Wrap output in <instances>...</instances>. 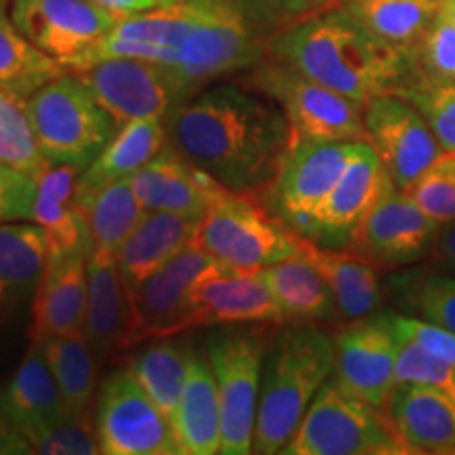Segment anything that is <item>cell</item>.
Here are the masks:
<instances>
[{
  "label": "cell",
  "mask_w": 455,
  "mask_h": 455,
  "mask_svg": "<svg viewBox=\"0 0 455 455\" xmlns=\"http://www.w3.org/2000/svg\"><path fill=\"white\" fill-rule=\"evenodd\" d=\"M104 57L155 61L198 93L218 78L258 66L268 57V43L236 0H180L121 17L81 70Z\"/></svg>",
  "instance_id": "6da1fadb"
},
{
  "label": "cell",
  "mask_w": 455,
  "mask_h": 455,
  "mask_svg": "<svg viewBox=\"0 0 455 455\" xmlns=\"http://www.w3.org/2000/svg\"><path fill=\"white\" fill-rule=\"evenodd\" d=\"M167 144L230 192L275 180L291 129L275 101L241 83L204 87L164 118Z\"/></svg>",
  "instance_id": "7a4b0ae2"
},
{
  "label": "cell",
  "mask_w": 455,
  "mask_h": 455,
  "mask_svg": "<svg viewBox=\"0 0 455 455\" xmlns=\"http://www.w3.org/2000/svg\"><path fill=\"white\" fill-rule=\"evenodd\" d=\"M266 43L268 55L363 106L411 83L407 55L378 41L339 7L284 28Z\"/></svg>",
  "instance_id": "3957f363"
},
{
  "label": "cell",
  "mask_w": 455,
  "mask_h": 455,
  "mask_svg": "<svg viewBox=\"0 0 455 455\" xmlns=\"http://www.w3.org/2000/svg\"><path fill=\"white\" fill-rule=\"evenodd\" d=\"M335 344L318 325H287L266 348L251 453H281L333 375Z\"/></svg>",
  "instance_id": "277c9868"
},
{
  "label": "cell",
  "mask_w": 455,
  "mask_h": 455,
  "mask_svg": "<svg viewBox=\"0 0 455 455\" xmlns=\"http://www.w3.org/2000/svg\"><path fill=\"white\" fill-rule=\"evenodd\" d=\"M47 164L84 171L116 133V123L78 74L66 70L24 104Z\"/></svg>",
  "instance_id": "5b68a950"
},
{
  "label": "cell",
  "mask_w": 455,
  "mask_h": 455,
  "mask_svg": "<svg viewBox=\"0 0 455 455\" xmlns=\"http://www.w3.org/2000/svg\"><path fill=\"white\" fill-rule=\"evenodd\" d=\"M195 243L236 272L266 270L304 249V238L258 192H226L198 221Z\"/></svg>",
  "instance_id": "8992f818"
},
{
  "label": "cell",
  "mask_w": 455,
  "mask_h": 455,
  "mask_svg": "<svg viewBox=\"0 0 455 455\" xmlns=\"http://www.w3.org/2000/svg\"><path fill=\"white\" fill-rule=\"evenodd\" d=\"M238 83L281 108L291 140H365V106L310 81L276 57H264L258 66L244 70Z\"/></svg>",
  "instance_id": "52a82bcc"
},
{
  "label": "cell",
  "mask_w": 455,
  "mask_h": 455,
  "mask_svg": "<svg viewBox=\"0 0 455 455\" xmlns=\"http://www.w3.org/2000/svg\"><path fill=\"white\" fill-rule=\"evenodd\" d=\"M284 455H405L382 409L327 379L312 398Z\"/></svg>",
  "instance_id": "ba28073f"
},
{
  "label": "cell",
  "mask_w": 455,
  "mask_h": 455,
  "mask_svg": "<svg viewBox=\"0 0 455 455\" xmlns=\"http://www.w3.org/2000/svg\"><path fill=\"white\" fill-rule=\"evenodd\" d=\"M266 348L268 344L258 329L241 325L218 327L207 338L221 407L220 453H251Z\"/></svg>",
  "instance_id": "9c48e42d"
},
{
  "label": "cell",
  "mask_w": 455,
  "mask_h": 455,
  "mask_svg": "<svg viewBox=\"0 0 455 455\" xmlns=\"http://www.w3.org/2000/svg\"><path fill=\"white\" fill-rule=\"evenodd\" d=\"M215 268H220L218 261L192 241L131 289V348L141 341L175 338L186 329H196L192 291Z\"/></svg>",
  "instance_id": "30bf717a"
},
{
  "label": "cell",
  "mask_w": 455,
  "mask_h": 455,
  "mask_svg": "<svg viewBox=\"0 0 455 455\" xmlns=\"http://www.w3.org/2000/svg\"><path fill=\"white\" fill-rule=\"evenodd\" d=\"M355 141L291 140L275 180L264 188L266 204L301 238L348 164Z\"/></svg>",
  "instance_id": "8fae6325"
},
{
  "label": "cell",
  "mask_w": 455,
  "mask_h": 455,
  "mask_svg": "<svg viewBox=\"0 0 455 455\" xmlns=\"http://www.w3.org/2000/svg\"><path fill=\"white\" fill-rule=\"evenodd\" d=\"M106 108L116 127L141 118H167L195 91L161 64L135 57H104L74 72Z\"/></svg>",
  "instance_id": "7c38bea8"
},
{
  "label": "cell",
  "mask_w": 455,
  "mask_h": 455,
  "mask_svg": "<svg viewBox=\"0 0 455 455\" xmlns=\"http://www.w3.org/2000/svg\"><path fill=\"white\" fill-rule=\"evenodd\" d=\"M95 426L106 455H181L173 426L129 367L101 386Z\"/></svg>",
  "instance_id": "4fadbf2b"
},
{
  "label": "cell",
  "mask_w": 455,
  "mask_h": 455,
  "mask_svg": "<svg viewBox=\"0 0 455 455\" xmlns=\"http://www.w3.org/2000/svg\"><path fill=\"white\" fill-rule=\"evenodd\" d=\"M11 20L28 41L76 72L121 17L93 0H11Z\"/></svg>",
  "instance_id": "5bb4252c"
},
{
  "label": "cell",
  "mask_w": 455,
  "mask_h": 455,
  "mask_svg": "<svg viewBox=\"0 0 455 455\" xmlns=\"http://www.w3.org/2000/svg\"><path fill=\"white\" fill-rule=\"evenodd\" d=\"M439 228L405 190L392 186L355 228L346 249L378 268H396L426 258L435 249Z\"/></svg>",
  "instance_id": "9a60e30c"
},
{
  "label": "cell",
  "mask_w": 455,
  "mask_h": 455,
  "mask_svg": "<svg viewBox=\"0 0 455 455\" xmlns=\"http://www.w3.org/2000/svg\"><path fill=\"white\" fill-rule=\"evenodd\" d=\"M365 133L398 190H407L445 155L426 118L398 95H379L369 101Z\"/></svg>",
  "instance_id": "2e32d148"
},
{
  "label": "cell",
  "mask_w": 455,
  "mask_h": 455,
  "mask_svg": "<svg viewBox=\"0 0 455 455\" xmlns=\"http://www.w3.org/2000/svg\"><path fill=\"white\" fill-rule=\"evenodd\" d=\"M333 382L346 395L384 409L395 388L398 338L390 315L348 323L333 338Z\"/></svg>",
  "instance_id": "e0dca14e"
},
{
  "label": "cell",
  "mask_w": 455,
  "mask_h": 455,
  "mask_svg": "<svg viewBox=\"0 0 455 455\" xmlns=\"http://www.w3.org/2000/svg\"><path fill=\"white\" fill-rule=\"evenodd\" d=\"M392 186L395 184L390 181L373 146L367 140L355 141L348 164L316 212L306 241L321 247L346 249L355 228Z\"/></svg>",
  "instance_id": "ac0fdd59"
},
{
  "label": "cell",
  "mask_w": 455,
  "mask_h": 455,
  "mask_svg": "<svg viewBox=\"0 0 455 455\" xmlns=\"http://www.w3.org/2000/svg\"><path fill=\"white\" fill-rule=\"evenodd\" d=\"M196 327L287 325L264 270L215 268L192 291Z\"/></svg>",
  "instance_id": "d6986e66"
},
{
  "label": "cell",
  "mask_w": 455,
  "mask_h": 455,
  "mask_svg": "<svg viewBox=\"0 0 455 455\" xmlns=\"http://www.w3.org/2000/svg\"><path fill=\"white\" fill-rule=\"evenodd\" d=\"M146 212H169L203 220L228 188L169 144L131 178Z\"/></svg>",
  "instance_id": "ffe728a7"
},
{
  "label": "cell",
  "mask_w": 455,
  "mask_h": 455,
  "mask_svg": "<svg viewBox=\"0 0 455 455\" xmlns=\"http://www.w3.org/2000/svg\"><path fill=\"white\" fill-rule=\"evenodd\" d=\"M382 411L405 455L455 453V401L443 392L396 384Z\"/></svg>",
  "instance_id": "44dd1931"
},
{
  "label": "cell",
  "mask_w": 455,
  "mask_h": 455,
  "mask_svg": "<svg viewBox=\"0 0 455 455\" xmlns=\"http://www.w3.org/2000/svg\"><path fill=\"white\" fill-rule=\"evenodd\" d=\"M0 415L7 418L30 445L68 415L41 341L32 339L20 367L7 384L0 386Z\"/></svg>",
  "instance_id": "7402d4cb"
},
{
  "label": "cell",
  "mask_w": 455,
  "mask_h": 455,
  "mask_svg": "<svg viewBox=\"0 0 455 455\" xmlns=\"http://www.w3.org/2000/svg\"><path fill=\"white\" fill-rule=\"evenodd\" d=\"M83 333L98 363L131 348L129 291L116 255L93 249L87 261V310Z\"/></svg>",
  "instance_id": "603a6c76"
},
{
  "label": "cell",
  "mask_w": 455,
  "mask_h": 455,
  "mask_svg": "<svg viewBox=\"0 0 455 455\" xmlns=\"http://www.w3.org/2000/svg\"><path fill=\"white\" fill-rule=\"evenodd\" d=\"M83 171L66 164H47L38 178L34 224L47 236V258H66L78 251H93L89 221L78 196Z\"/></svg>",
  "instance_id": "cb8c5ba5"
},
{
  "label": "cell",
  "mask_w": 455,
  "mask_h": 455,
  "mask_svg": "<svg viewBox=\"0 0 455 455\" xmlns=\"http://www.w3.org/2000/svg\"><path fill=\"white\" fill-rule=\"evenodd\" d=\"M47 264V236L34 221L0 224V329L32 308Z\"/></svg>",
  "instance_id": "d4e9b609"
},
{
  "label": "cell",
  "mask_w": 455,
  "mask_h": 455,
  "mask_svg": "<svg viewBox=\"0 0 455 455\" xmlns=\"http://www.w3.org/2000/svg\"><path fill=\"white\" fill-rule=\"evenodd\" d=\"M89 251L66 258H47L44 272L32 301V339L83 331L87 310Z\"/></svg>",
  "instance_id": "484cf974"
},
{
  "label": "cell",
  "mask_w": 455,
  "mask_h": 455,
  "mask_svg": "<svg viewBox=\"0 0 455 455\" xmlns=\"http://www.w3.org/2000/svg\"><path fill=\"white\" fill-rule=\"evenodd\" d=\"M198 221L180 213L146 212L116 253L118 272L127 291L195 241Z\"/></svg>",
  "instance_id": "4316f807"
},
{
  "label": "cell",
  "mask_w": 455,
  "mask_h": 455,
  "mask_svg": "<svg viewBox=\"0 0 455 455\" xmlns=\"http://www.w3.org/2000/svg\"><path fill=\"white\" fill-rule=\"evenodd\" d=\"M181 455H213L221 445V407L207 350L190 348V365L173 422Z\"/></svg>",
  "instance_id": "83f0119b"
},
{
  "label": "cell",
  "mask_w": 455,
  "mask_h": 455,
  "mask_svg": "<svg viewBox=\"0 0 455 455\" xmlns=\"http://www.w3.org/2000/svg\"><path fill=\"white\" fill-rule=\"evenodd\" d=\"M304 253L331 287L339 321H363L379 308L384 291L379 284L378 266L350 249L321 247L306 238Z\"/></svg>",
  "instance_id": "f1b7e54d"
},
{
  "label": "cell",
  "mask_w": 455,
  "mask_h": 455,
  "mask_svg": "<svg viewBox=\"0 0 455 455\" xmlns=\"http://www.w3.org/2000/svg\"><path fill=\"white\" fill-rule=\"evenodd\" d=\"M167 146L163 118H141L123 124L98 158L78 178V196H91L114 181L131 180Z\"/></svg>",
  "instance_id": "f546056e"
},
{
  "label": "cell",
  "mask_w": 455,
  "mask_h": 455,
  "mask_svg": "<svg viewBox=\"0 0 455 455\" xmlns=\"http://www.w3.org/2000/svg\"><path fill=\"white\" fill-rule=\"evenodd\" d=\"M264 275L287 325H321L339 318L331 287L304 249L266 268Z\"/></svg>",
  "instance_id": "4dcf8cb0"
},
{
  "label": "cell",
  "mask_w": 455,
  "mask_h": 455,
  "mask_svg": "<svg viewBox=\"0 0 455 455\" xmlns=\"http://www.w3.org/2000/svg\"><path fill=\"white\" fill-rule=\"evenodd\" d=\"M338 7L409 60L439 17L443 0H341Z\"/></svg>",
  "instance_id": "1f68e13d"
},
{
  "label": "cell",
  "mask_w": 455,
  "mask_h": 455,
  "mask_svg": "<svg viewBox=\"0 0 455 455\" xmlns=\"http://www.w3.org/2000/svg\"><path fill=\"white\" fill-rule=\"evenodd\" d=\"M9 4L0 3V93L24 104L66 68L28 41L11 20Z\"/></svg>",
  "instance_id": "d6a6232c"
},
{
  "label": "cell",
  "mask_w": 455,
  "mask_h": 455,
  "mask_svg": "<svg viewBox=\"0 0 455 455\" xmlns=\"http://www.w3.org/2000/svg\"><path fill=\"white\" fill-rule=\"evenodd\" d=\"M190 348L192 346L181 344L173 338L150 339L146 348H141L129 361V369L156 403V407L164 413L171 426L178 418L181 395L186 388Z\"/></svg>",
  "instance_id": "836d02e7"
},
{
  "label": "cell",
  "mask_w": 455,
  "mask_h": 455,
  "mask_svg": "<svg viewBox=\"0 0 455 455\" xmlns=\"http://www.w3.org/2000/svg\"><path fill=\"white\" fill-rule=\"evenodd\" d=\"M43 344L44 356L60 386L68 415H84L93 411L95 369L98 358L91 350L83 331L70 335L36 339Z\"/></svg>",
  "instance_id": "e575fe53"
},
{
  "label": "cell",
  "mask_w": 455,
  "mask_h": 455,
  "mask_svg": "<svg viewBox=\"0 0 455 455\" xmlns=\"http://www.w3.org/2000/svg\"><path fill=\"white\" fill-rule=\"evenodd\" d=\"M81 204L89 221L93 249L112 255L118 253L146 213L131 180L114 181L95 195L81 198Z\"/></svg>",
  "instance_id": "d590c367"
},
{
  "label": "cell",
  "mask_w": 455,
  "mask_h": 455,
  "mask_svg": "<svg viewBox=\"0 0 455 455\" xmlns=\"http://www.w3.org/2000/svg\"><path fill=\"white\" fill-rule=\"evenodd\" d=\"M0 164L41 178L47 169L41 148L34 138L24 106L0 93Z\"/></svg>",
  "instance_id": "8d00e7d4"
},
{
  "label": "cell",
  "mask_w": 455,
  "mask_h": 455,
  "mask_svg": "<svg viewBox=\"0 0 455 455\" xmlns=\"http://www.w3.org/2000/svg\"><path fill=\"white\" fill-rule=\"evenodd\" d=\"M409 64L411 83L455 84V24L443 9L418 49L409 55Z\"/></svg>",
  "instance_id": "74e56055"
},
{
  "label": "cell",
  "mask_w": 455,
  "mask_h": 455,
  "mask_svg": "<svg viewBox=\"0 0 455 455\" xmlns=\"http://www.w3.org/2000/svg\"><path fill=\"white\" fill-rule=\"evenodd\" d=\"M396 95L422 114L445 155L455 152V84L411 83Z\"/></svg>",
  "instance_id": "f35d334b"
},
{
  "label": "cell",
  "mask_w": 455,
  "mask_h": 455,
  "mask_svg": "<svg viewBox=\"0 0 455 455\" xmlns=\"http://www.w3.org/2000/svg\"><path fill=\"white\" fill-rule=\"evenodd\" d=\"M396 338L395 382L426 386V388L443 392V395L455 401V367L441 361L439 356L430 355L428 350L419 348L415 341L403 338L398 333Z\"/></svg>",
  "instance_id": "ab89813d"
},
{
  "label": "cell",
  "mask_w": 455,
  "mask_h": 455,
  "mask_svg": "<svg viewBox=\"0 0 455 455\" xmlns=\"http://www.w3.org/2000/svg\"><path fill=\"white\" fill-rule=\"evenodd\" d=\"M407 195L419 204V209L435 220L436 224H447L455 220V161L451 155H443L426 173L419 175Z\"/></svg>",
  "instance_id": "60d3db41"
},
{
  "label": "cell",
  "mask_w": 455,
  "mask_h": 455,
  "mask_svg": "<svg viewBox=\"0 0 455 455\" xmlns=\"http://www.w3.org/2000/svg\"><path fill=\"white\" fill-rule=\"evenodd\" d=\"M341 0H236L251 26L268 41L284 28L338 7Z\"/></svg>",
  "instance_id": "b9f144b4"
},
{
  "label": "cell",
  "mask_w": 455,
  "mask_h": 455,
  "mask_svg": "<svg viewBox=\"0 0 455 455\" xmlns=\"http://www.w3.org/2000/svg\"><path fill=\"white\" fill-rule=\"evenodd\" d=\"M32 453L44 455H93L101 453L93 411L66 415L47 435L32 443Z\"/></svg>",
  "instance_id": "7bdbcfd3"
},
{
  "label": "cell",
  "mask_w": 455,
  "mask_h": 455,
  "mask_svg": "<svg viewBox=\"0 0 455 455\" xmlns=\"http://www.w3.org/2000/svg\"><path fill=\"white\" fill-rule=\"evenodd\" d=\"M409 298L424 321L455 333V278L443 275L424 276Z\"/></svg>",
  "instance_id": "ee69618b"
},
{
  "label": "cell",
  "mask_w": 455,
  "mask_h": 455,
  "mask_svg": "<svg viewBox=\"0 0 455 455\" xmlns=\"http://www.w3.org/2000/svg\"><path fill=\"white\" fill-rule=\"evenodd\" d=\"M38 180L24 171L0 164V224L32 221Z\"/></svg>",
  "instance_id": "f6af8a7d"
},
{
  "label": "cell",
  "mask_w": 455,
  "mask_h": 455,
  "mask_svg": "<svg viewBox=\"0 0 455 455\" xmlns=\"http://www.w3.org/2000/svg\"><path fill=\"white\" fill-rule=\"evenodd\" d=\"M390 323L398 335L415 341L419 348L428 350L430 355L439 356L441 361L455 367V333L424 321V318L390 315Z\"/></svg>",
  "instance_id": "bcb514c9"
},
{
  "label": "cell",
  "mask_w": 455,
  "mask_h": 455,
  "mask_svg": "<svg viewBox=\"0 0 455 455\" xmlns=\"http://www.w3.org/2000/svg\"><path fill=\"white\" fill-rule=\"evenodd\" d=\"M432 251L436 253L443 268L455 276V220L439 228V235H436V243Z\"/></svg>",
  "instance_id": "7dc6e473"
},
{
  "label": "cell",
  "mask_w": 455,
  "mask_h": 455,
  "mask_svg": "<svg viewBox=\"0 0 455 455\" xmlns=\"http://www.w3.org/2000/svg\"><path fill=\"white\" fill-rule=\"evenodd\" d=\"M24 453H32L30 441H28L7 418L0 415V455H24Z\"/></svg>",
  "instance_id": "c3c4849f"
},
{
  "label": "cell",
  "mask_w": 455,
  "mask_h": 455,
  "mask_svg": "<svg viewBox=\"0 0 455 455\" xmlns=\"http://www.w3.org/2000/svg\"><path fill=\"white\" fill-rule=\"evenodd\" d=\"M93 3H98L100 7L110 11L116 17H129L158 9L156 0H93Z\"/></svg>",
  "instance_id": "681fc988"
},
{
  "label": "cell",
  "mask_w": 455,
  "mask_h": 455,
  "mask_svg": "<svg viewBox=\"0 0 455 455\" xmlns=\"http://www.w3.org/2000/svg\"><path fill=\"white\" fill-rule=\"evenodd\" d=\"M443 11L451 17V21L455 24V0H443Z\"/></svg>",
  "instance_id": "f907efd6"
},
{
  "label": "cell",
  "mask_w": 455,
  "mask_h": 455,
  "mask_svg": "<svg viewBox=\"0 0 455 455\" xmlns=\"http://www.w3.org/2000/svg\"><path fill=\"white\" fill-rule=\"evenodd\" d=\"M175 3H180V0H156L158 7H167V4H175Z\"/></svg>",
  "instance_id": "816d5d0a"
},
{
  "label": "cell",
  "mask_w": 455,
  "mask_h": 455,
  "mask_svg": "<svg viewBox=\"0 0 455 455\" xmlns=\"http://www.w3.org/2000/svg\"><path fill=\"white\" fill-rule=\"evenodd\" d=\"M447 155H451V156H453V161H455V152H447Z\"/></svg>",
  "instance_id": "f5cc1de1"
},
{
  "label": "cell",
  "mask_w": 455,
  "mask_h": 455,
  "mask_svg": "<svg viewBox=\"0 0 455 455\" xmlns=\"http://www.w3.org/2000/svg\"><path fill=\"white\" fill-rule=\"evenodd\" d=\"M0 3H11V0H0Z\"/></svg>",
  "instance_id": "db71d44e"
}]
</instances>
